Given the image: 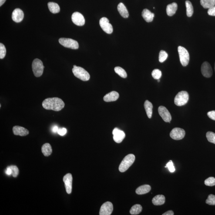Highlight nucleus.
<instances>
[{
	"label": "nucleus",
	"instance_id": "33",
	"mask_svg": "<svg viewBox=\"0 0 215 215\" xmlns=\"http://www.w3.org/2000/svg\"><path fill=\"white\" fill-rule=\"evenodd\" d=\"M152 76L155 79H160L162 76L161 72L158 69H155L152 72Z\"/></svg>",
	"mask_w": 215,
	"mask_h": 215
},
{
	"label": "nucleus",
	"instance_id": "21",
	"mask_svg": "<svg viewBox=\"0 0 215 215\" xmlns=\"http://www.w3.org/2000/svg\"><path fill=\"white\" fill-rule=\"evenodd\" d=\"M117 9L119 13L124 18L129 17V14L127 8L123 3H119Z\"/></svg>",
	"mask_w": 215,
	"mask_h": 215
},
{
	"label": "nucleus",
	"instance_id": "42",
	"mask_svg": "<svg viewBox=\"0 0 215 215\" xmlns=\"http://www.w3.org/2000/svg\"><path fill=\"white\" fill-rule=\"evenodd\" d=\"M5 173L7 175H12V171L11 169L9 166H8L5 171Z\"/></svg>",
	"mask_w": 215,
	"mask_h": 215
},
{
	"label": "nucleus",
	"instance_id": "1",
	"mask_svg": "<svg viewBox=\"0 0 215 215\" xmlns=\"http://www.w3.org/2000/svg\"><path fill=\"white\" fill-rule=\"evenodd\" d=\"M42 105L44 109L55 111H59L65 106L63 101L57 97L47 98L43 101Z\"/></svg>",
	"mask_w": 215,
	"mask_h": 215
},
{
	"label": "nucleus",
	"instance_id": "27",
	"mask_svg": "<svg viewBox=\"0 0 215 215\" xmlns=\"http://www.w3.org/2000/svg\"><path fill=\"white\" fill-rule=\"evenodd\" d=\"M48 7L51 12L53 14H56L60 12V7L59 5L56 3L49 2L48 3Z\"/></svg>",
	"mask_w": 215,
	"mask_h": 215
},
{
	"label": "nucleus",
	"instance_id": "25",
	"mask_svg": "<svg viewBox=\"0 0 215 215\" xmlns=\"http://www.w3.org/2000/svg\"><path fill=\"white\" fill-rule=\"evenodd\" d=\"M42 151L45 156L48 157L50 156L52 152V149L50 144L49 143H46L43 145Z\"/></svg>",
	"mask_w": 215,
	"mask_h": 215
},
{
	"label": "nucleus",
	"instance_id": "3",
	"mask_svg": "<svg viewBox=\"0 0 215 215\" xmlns=\"http://www.w3.org/2000/svg\"><path fill=\"white\" fill-rule=\"evenodd\" d=\"M135 160V156L132 154H130L125 157L119 165V170L123 173L128 170L133 164Z\"/></svg>",
	"mask_w": 215,
	"mask_h": 215
},
{
	"label": "nucleus",
	"instance_id": "15",
	"mask_svg": "<svg viewBox=\"0 0 215 215\" xmlns=\"http://www.w3.org/2000/svg\"><path fill=\"white\" fill-rule=\"evenodd\" d=\"M112 134L113 135L114 140L117 143H121L125 137L124 132L118 128H115L113 129Z\"/></svg>",
	"mask_w": 215,
	"mask_h": 215
},
{
	"label": "nucleus",
	"instance_id": "18",
	"mask_svg": "<svg viewBox=\"0 0 215 215\" xmlns=\"http://www.w3.org/2000/svg\"><path fill=\"white\" fill-rule=\"evenodd\" d=\"M119 95L118 92L113 91L110 93L106 94L104 97L103 99L106 102L115 101L119 99Z\"/></svg>",
	"mask_w": 215,
	"mask_h": 215
},
{
	"label": "nucleus",
	"instance_id": "13",
	"mask_svg": "<svg viewBox=\"0 0 215 215\" xmlns=\"http://www.w3.org/2000/svg\"><path fill=\"white\" fill-rule=\"evenodd\" d=\"M72 177L71 173L67 174L63 178L67 193L70 194L72 192Z\"/></svg>",
	"mask_w": 215,
	"mask_h": 215
},
{
	"label": "nucleus",
	"instance_id": "47",
	"mask_svg": "<svg viewBox=\"0 0 215 215\" xmlns=\"http://www.w3.org/2000/svg\"></svg>",
	"mask_w": 215,
	"mask_h": 215
},
{
	"label": "nucleus",
	"instance_id": "7",
	"mask_svg": "<svg viewBox=\"0 0 215 215\" xmlns=\"http://www.w3.org/2000/svg\"><path fill=\"white\" fill-rule=\"evenodd\" d=\"M59 43L65 48L77 49L79 48V44L75 40L70 38H61L59 40Z\"/></svg>",
	"mask_w": 215,
	"mask_h": 215
},
{
	"label": "nucleus",
	"instance_id": "35",
	"mask_svg": "<svg viewBox=\"0 0 215 215\" xmlns=\"http://www.w3.org/2000/svg\"><path fill=\"white\" fill-rule=\"evenodd\" d=\"M206 203L210 205H215V196L213 194L209 195Z\"/></svg>",
	"mask_w": 215,
	"mask_h": 215
},
{
	"label": "nucleus",
	"instance_id": "8",
	"mask_svg": "<svg viewBox=\"0 0 215 215\" xmlns=\"http://www.w3.org/2000/svg\"><path fill=\"white\" fill-rule=\"evenodd\" d=\"M99 24L101 28L107 34H111L113 32V27L111 24L110 23L107 18L103 17L101 18L100 20Z\"/></svg>",
	"mask_w": 215,
	"mask_h": 215
},
{
	"label": "nucleus",
	"instance_id": "41",
	"mask_svg": "<svg viewBox=\"0 0 215 215\" xmlns=\"http://www.w3.org/2000/svg\"><path fill=\"white\" fill-rule=\"evenodd\" d=\"M208 13L212 16H215V5L213 7L209 8L208 10Z\"/></svg>",
	"mask_w": 215,
	"mask_h": 215
},
{
	"label": "nucleus",
	"instance_id": "22",
	"mask_svg": "<svg viewBox=\"0 0 215 215\" xmlns=\"http://www.w3.org/2000/svg\"><path fill=\"white\" fill-rule=\"evenodd\" d=\"M166 202V198L163 195H158L152 199V203L154 205L160 206L163 205Z\"/></svg>",
	"mask_w": 215,
	"mask_h": 215
},
{
	"label": "nucleus",
	"instance_id": "24",
	"mask_svg": "<svg viewBox=\"0 0 215 215\" xmlns=\"http://www.w3.org/2000/svg\"><path fill=\"white\" fill-rule=\"evenodd\" d=\"M144 106L148 117L151 119L153 113V105L149 100H147L145 101Z\"/></svg>",
	"mask_w": 215,
	"mask_h": 215
},
{
	"label": "nucleus",
	"instance_id": "40",
	"mask_svg": "<svg viewBox=\"0 0 215 215\" xmlns=\"http://www.w3.org/2000/svg\"><path fill=\"white\" fill-rule=\"evenodd\" d=\"M58 133L61 136H64L67 133V129L64 128L59 129L58 131Z\"/></svg>",
	"mask_w": 215,
	"mask_h": 215
},
{
	"label": "nucleus",
	"instance_id": "28",
	"mask_svg": "<svg viewBox=\"0 0 215 215\" xmlns=\"http://www.w3.org/2000/svg\"><path fill=\"white\" fill-rule=\"evenodd\" d=\"M186 8V15L187 16L190 17L193 15L194 12L193 7L192 3L189 1H186L185 2Z\"/></svg>",
	"mask_w": 215,
	"mask_h": 215
},
{
	"label": "nucleus",
	"instance_id": "39",
	"mask_svg": "<svg viewBox=\"0 0 215 215\" xmlns=\"http://www.w3.org/2000/svg\"><path fill=\"white\" fill-rule=\"evenodd\" d=\"M208 116L211 119L215 120V110L211 111L208 112Z\"/></svg>",
	"mask_w": 215,
	"mask_h": 215
},
{
	"label": "nucleus",
	"instance_id": "26",
	"mask_svg": "<svg viewBox=\"0 0 215 215\" xmlns=\"http://www.w3.org/2000/svg\"><path fill=\"white\" fill-rule=\"evenodd\" d=\"M201 5L204 8H210L215 5V0H200Z\"/></svg>",
	"mask_w": 215,
	"mask_h": 215
},
{
	"label": "nucleus",
	"instance_id": "38",
	"mask_svg": "<svg viewBox=\"0 0 215 215\" xmlns=\"http://www.w3.org/2000/svg\"><path fill=\"white\" fill-rule=\"evenodd\" d=\"M166 168H167L168 169L169 171L171 173H173L175 171L173 161L171 160H170L166 164V166H165Z\"/></svg>",
	"mask_w": 215,
	"mask_h": 215
},
{
	"label": "nucleus",
	"instance_id": "10",
	"mask_svg": "<svg viewBox=\"0 0 215 215\" xmlns=\"http://www.w3.org/2000/svg\"><path fill=\"white\" fill-rule=\"evenodd\" d=\"M113 210L112 203L110 202H107L102 205L100 210L99 215H110Z\"/></svg>",
	"mask_w": 215,
	"mask_h": 215
},
{
	"label": "nucleus",
	"instance_id": "14",
	"mask_svg": "<svg viewBox=\"0 0 215 215\" xmlns=\"http://www.w3.org/2000/svg\"><path fill=\"white\" fill-rule=\"evenodd\" d=\"M202 74L206 77H210L213 74V69L210 63L208 62L203 63L201 66Z\"/></svg>",
	"mask_w": 215,
	"mask_h": 215
},
{
	"label": "nucleus",
	"instance_id": "31",
	"mask_svg": "<svg viewBox=\"0 0 215 215\" xmlns=\"http://www.w3.org/2000/svg\"><path fill=\"white\" fill-rule=\"evenodd\" d=\"M206 136L208 142L215 144V133L212 132H208L206 133Z\"/></svg>",
	"mask_w": 215,
	"mask_h": 215
},
{
	"label": "nucleus",
	"instance_id": "30",
	"mask_svg": "<svg viewBox=\"0 0 215 215\" xmlns=\"http://www.w3.org/2000/svg\"><path fill=\"white\" fill-rule=\"evenodd\" d=\"M115 71L116 73L121 77L126 78L127 77V74L126 71L120 67H116L115 68Z\"/></svg>",
	"mask_w": 215,
	"mask_h": 215
},
{
	"label": "nucleus",
	"instance_id": "19",
	"mask_svg": "<svg viewBox=\"0 0 215 215\" xmlns=\"http://www.w3.org/2000/svg\"><path fill=\"white\" fill-rule=\"evenodd\" d=\"M142 16L147 22H150L153 21L155 15L149 10L144 9L142 11Z\"/></svg>",
	"mask_w": 215,
	"mask_h": 215
},
{
	"label": "nucleus",
	"instance_id": "23",
	"mask_svg": "<svg viewBox=\"0 0 215 215\" xmlns=\"http://www.w3.org/2000/svg\"><path fill=\"white\" fill-rule=\"evenodd\" d=\"M151 190V187L149 185H143L137 188L136 192L137 194L142 195L148 193Z\"/></svg>",
	"mask_w": 215,
	"mask_h": 215
},
{
	"label": "nucleus",
	"instance_id": "9",
	"mask_svg": "<svg viewBox=\"0 0 215 215\" xmlns=\"http://www.w3.org/2000/svg\"><path fill=\"white\" fill-rule=\"evenodd\" d=\"M185 132L180 128H175L172 129L170 133L171 138L176 140H181L185 137Z\"/></svg>",
	"mask_w": 215,
	"mask_h": 215
},
{
	"label": "nucleus",
	"instance_id": "6",
	"mask_svg": "<svg viewBox=\"0 0 215 215\" xmlns=\"http://www.w3.org/2000/svg\"><path fill=\"white\" fill-rule=\"evenodd\" d=\"M178 51L181 63L184 67L187 66L190 60V56L188 51L184 47L179 46L178 48Z\"/></svg>",
	"mask_w": 215,
	"mask_h": 215
},
{
	"label": "nucleus",
	"instance_id": "37",
	"mask_svg": "<svg viewBox=\"0 0 215 215\" xmlns=\"http://www.w3.org/2000/svg\"><path fill=\"white\" fill-rule=\"evenodd\" d=\"M9 167L12 171V175L14 177H16L18 176L19 173V170L18 168L15 166H9Z\"/></svg>",
	"mask_w": 215,
	"mask_h": 215
},
{
	"label": "nucleus",
	"instance_id": "11",
	"mask_svg": "<svg viewBox=\"0 0 215 215\" xmlns=\"http://www.w3.org/2000/svg\"><path fill=\"white\" fill-rule=\"evenodd\" d=\"M72 22L78 26H82L85 25V19L83 16L79 12H75L72 16Z\"/></svg>",
	"mask_w": 215,
	"mask_h": 215
},
{
	"label": "nucleus",
	"instance_id": "16",
	"mask_svg": "<svg viewBox=\"0 0 215 215\" xmlns=\"http://www.w3.org/2000/svg\"><path fill=\"white\" fill-rule=\"evenodd\" d=\"M24 17V12L20 8H16L13 11L12 18L14 22L17 23L21 22L23 19Z\"/></svg>",
	"mask_w": 215,
	"mask_h": 215
},
{
	"label": "nucleus",
	"instance_id": "2",
	"mask_svg": "<svg viewBox=\"0 0 215 215\" xmlns=\"http://www.w3.org/2000/svg\"><path fill=\"white\" fill-rule=\"evenodd\" d=\"M72 72L75 77L82 81L86 82L89 81L90 78L89 72L81 67L74 65Z\"/></svg>",
	"mask_w": 215,
	"mask_h": 215
},
{
	"label": "nucleus",
	"instance_id": "17",
	"mask_svg": "<svg viewBox=\"0 0 215 215\" xmlns=\"http://www.w3.org/2000/svg\"><path fill=\"white\" fill-rule=\"evenodd\" d=\"M14 134L17 136H25L28 135L29 133V131L25 128L20 126H15L12 129Z\"/></svg>",
	"mask_w": 215,
	"mask_h": 215
},
{
	"label": "nucleus",
	"instance_id": "4",
	"mask_svg": "<svg viewBox=\"0 0 215 215\" xmlns=\"http://www.w3.org/2000/svg\"><path fill=\"white\" fill-rule=\"evenodd\" d=\"M189 99V95L185 91L179 92L175 97V104L177 106H182L187 103Z\"/></svg>",
	"mask_w": 215,
	"mask_h": 215
},
{
	"label": "nucleus",
	"instance_id": "12",
	"mask_svg": "<svg viewBox=\"0 0 215 215\" xmlns=\"http://www.w3.org/2000/svg\"><path fill=\"white\" fill-rule=\"evenodd\" d=\"M158 112L159 115L165 122L170 123L172 119L171 116L166 107L163 106H159L158 108Z\"/></svg>",
	"mask_w": 215,
	"mask_h": 215
},
{
	"label": "nucleus",
	"instance_id": "44",
	"mask_svg": "<svg viewBox=\"0 0 215 215\" xmlns=\"http://www.w3.org/2000/svg\"><path fill=\"white\" fill-rule=\"evenodd\" d=\"M58 129H59V128H58V127L55 126L52 128V132L54 133H56V132H58Z\"/></svg>",
	"mask_w": 215,
	"mask_h": 215
},
{
	"label": "nucleus",
	"instance_id": "36",
	"mask_svg": "<svg viewBox=\"0 0 215 215\" xmlns=\"http://www.w3.org/2000/svg\"><path fill=\"white\" fill-rule=\"evenodd\" d=\"M6 54V49L5 45L2 44H0V59H2L5 58Z\"/></svg>",
	"mask_w": 215,
	"mask_h": 215
},
{
	"label": "nucleus",
	"instance_id": "20",
	"mask_svg": "<svg viewBox=\"0 0 215 215\" xmlns=\"http://www.w3.org/2000/svg\"><path fill=\"white\" fill-rule=\"evenodd\" d=\"M178 8L177 4L176 2H173L169 4L166 7V11L167 15L169 16H173L175 14Z\"/></svg>",
	"mask_w": 215,
	"mask_h": 215
},
{
	"label": "nucleus",
	"instance_id": "46",
	"mask_svg": "<svg viewBox=\"0 0 215 215\" xmlns=\"http://www.w3.org/2000/svg\"><path fill=\"white\" fill-rule=\"evenodd\" d=\"M157 80H158V82H160V79H158Z\"/></svg>",
	"mask_w": 215,
	"mask_h": 215
},
{
	"label": "nucleus",
	"instance_id": "5",
	"mask_svg": "<svg viewBox=\"0 0 215 215\" xmlns=\"http://www.w3.org/2000/svg\"><path fill=\"white\" fill-rule=\"evenodd\" d=\"M44 68L43 63L41 60L35 59L33 61L32 71L35 77H38L42 76L43 73Z\"/></svg>",
	"mask_w": 215,
	"mask_h": 215
},
{
	"label": "nucleus",
	"instance_id": "43",
	"mask_svg": "<svg viewBox=\"0 0 215 215\" xmlns=\"http://www.w3.org/2000/svg\"><path fill=\"white\" fill-rule=\"evenodd\" d=\"M174 215V213L173 211L169 210L168 211L166 212L165 213L163 214V215Z\"/></svg>",
	"mask_w": 215,
	"mask_h": 215
},
{
	"label": "nucleus",
	"instance_id": "34",
	"mask_svg": "<svg viewBox=\"0 0 215 215\" xmlns=\"http://www.w3.org/2000/svg\"><path fill=\"white\" fill-rule=\"evenodd\" d=\"M205 185L208 186H213L215 185V178L210 177L206 179L204 181Z\"/></svg>",
	"mask_w": 215,
	"mask_h": 215
},
{
	"label": "nucleus",
	"instance_id": "32",
	"mask_svg": "<svg viewBox=\"0 0 215 215\" xmlns=\"http://www.w3.org/2000/svg\"><path fill=\"white\" fill-rule=\"evenodd\" d=\"M168 56L167 53L164 50H161L159 53V61L161 63H163L166 60Z\"/></svg>",
	"mask_w": 215,
	"mask_h": 215
},
{
	"label": "nucleus",
	"instance_id": "29",
	"mask_svg": "<svg viewBox=\"0 0 215 215\" xmlns=\"http://www.w3.org/2000/svg\"><path fill=\"white\" fill-rule=\"evenodd\" d=\"M142 207L140 204H137L132 206L130 210V213L132 215H138L142 212Z\"/></svg>",
	"mask_w": 215,
	"mask_h": 215
},
{
	"label": "nucleus",
	"instance_id": "45",
	"mask_svg": "<svg viewBox=\"0 0 215 215\" xmlns=\"http://www.w3.org/2000/svg\"><path fill=\"white\" fill-rule=\"evenodd\" d=\"M6 0H0V6L3 5Z\"/></svg>",
	"mask_w": 215,
	"mask_h": 215
}]
</instances>
